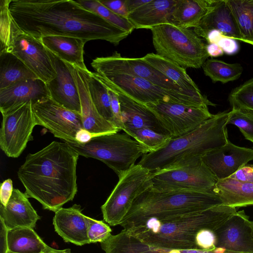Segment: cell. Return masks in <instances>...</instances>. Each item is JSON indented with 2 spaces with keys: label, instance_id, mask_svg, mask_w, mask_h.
<instances>
[{
  "label": "cell",
  "instance_id": "7bdbcfd3",
  "mask_svg": "<svg viewBox=\"0 0 253 253\" xmlns=\"http://www.w3.org/2000/svg\"><path fill=\"white\" fill-rule=\"evenodd\" d=\"M99 0L103 5L116 14L128 19L129 12L126 7V0Z\"/></svg>",
  "mask_w": 253,
  "mask_h": 253
},
{
  "label": "cell",
  "instance_id": "bcb514c9",
  "mask_svg": "<svg viewBox=\"0 0 253 253\" xmlns=\"http://www.w3.org/2000/svg\"><path fill=\"white\" fill-rule=\"evenodd\" d=\"M13 189L12 181L10 178L5 180L1 183L0 188V204L4 207L6 206L12 196Z\"/></svg>",
  "mask_w": 253,
  "mask_h": 253
},
{
  "label": "cell",
  "instance_id": "8d00e7d4",
  "mask_svg": "<svg viewBox=\"0 0 253 253\" xmlns=\"http://www.w3.org/2000/svg\"><path fill=\"white\" fill-rule=\"evenodd\" d=\"M77 1L85 8L129 34L135 29L128 19L116 14L103 5L99 0H78Z\"/></svg>",
  "mask_w": 253,
  "mask_h": 253
},
{
  "label": "cell",
  "instance_id": "f5cc1de1",
  "mask_svg": "<svg viewBox=\"0 0 253 253\" xmlns=\"http://www.w3.org/2000/svg\"><path fill=\"white\" fill-rule=\"evenodd\" d=\"M57 253H71V252L70 249H67L62 250H58Z\"/></svg>",
  "mask_w": 253,
  "mask_h": 253
},
{
  "label": "cell",
  "instance_id": "f35d334b",
  "mask_svg": "<svg viewBox=\"0 0 253 253\" xmlns=\"http://www.w3.org/2000/svg\"><path fill=\"white\" fill-rule=\"evenodd\" d=\"M228 124L237 126L245 138L253 143V111L232 108L229 111Z\"/></svg>",
  "mask_w": 253,
  "mask_h": 253
},
{
  "label": "cell",
  "instance_id": "7dc6e473",
  "mask_svg": "<svg viewBox=\"0 0 253 253\" xmlns=\"http://www.w3.org/2000/svg\"><path fill=\"white\" fill-rule=\"evenodd\" d=\"M7 228L3 220L0 217V253H6L8 251Z\"/></svg>",
  "mask_w": 253,
  "mask_h": 253
},
{
  "label": "cell",
  "instance_id": "2e32d148",
  "mask_svg": "<svg viewBox=\"0 0 253 253\" xmlns=\"http://www.w3.org/2000/svg\"><path fill=\"white\" fill-rule=\"evenodd\" d=\"M216 248L237 253H253V221L237 211L215 231Z\"/></svg>",
  "mask_w": 253,
  "mask_h": 253
},
{
  "label": "cell",
  "instance_id": "603a6c76",
  "mask_svg": "<svg viewBox=\"0 0 253 253\" xmlns=\"http://www.w3.org/2000/svg\"><path fill=\"white\" fill-rule=\"evenodd\" d=\"M50 97L46 84L39 78L19 82L0 89L1 113L21 104L31 102L32 105Z\"/></svg>",
  "mask_w": 253,
  "mask_h": 253
},
{
  "label": "cell",
  "instance_id": "f6af8a7d",
  "mask_svg": "<svg viewBox=\"0 0 253 253\" xmlns=\"http://www.w3.org/2000/svg\"><path fill=\"white\" fill-rule=\"evenodd\" d=\"M217 44L221 48L224 53L229 55L236 54L239 50L240 46L237 40L224 37L218 42Z\"/></svg>",
  "mask_w": 253,
  "mask_h": 253
},
{
  "label": "cell",
  "instance_id": "836d02e7",
  "mask_svg": "<svg viewBox=\"0 0 253 253\" xmlns=\"http://www.w3.org/2000/svg\"><path fill=\"white\" fill-rule=\"evenodd\" d=\"M202 67L205 75L213 83L219 82L225 84L235 81L240 77L243 71L239 63H228L212 58L207 59Z\"/></svg>",
  "mask_w": 253,
  "mask_h": 253
},
{
  "label": "cell",
  "instance_id": "9a60e30c",
  "mask_svg": "<svg viewBox=\"0 0 253 253\" xmlns=\"http://www.w3.org/2000/svg\"><path fill=\"white\" fill-rule=\"evenodd\" d=\"M32 109L37 125L65 142H76V133L83 128L81 114L63 107L50 97L33 104Z\"/></svg>",
  "mask_w": 253,
  "mask_h": 253
},
{
  "label": "cell",
  "instance_id": "1f68e13d",
  "mask_svg": "<svg viewBox=\"0 0 253 253\" xmlns=\"http://www.w3.org/2000/svg\"><path fill=\"white\" fill-rule=\"evenodd\" d=\"M37 78H39L15 55L7 52H0V89Z\"/></svg>",
  "mask_w": 253,
  "mask_h": 253
},
{
  "label": "cell",
  "instance_id": "f907efd6",
  "mask_svg": "<svg viewBox=\"0 0 253 253\" xmlns=\"http://www.w3.org/2000/svg\"><path fill=\"white\" fill-rule=\"evenodd\" d=\"M150 1L151 0H126L129 14Z\"/></svg>",
  "mask_w": 253,
  "mask_h": 253
},
{
  "label": "cell",
  "instance_id": "d590c367",
  "mask_svg": "<svg viewBox=\"0 0 253 253\" xmlns=\"http://www.w3.org/2000/svg\"><path fill=\"white\" fill-rule=\"evenodd\" d=\"M127 134L140 145L145 154L158 151L165 147L171 139L168 135L149 128L131 130Z\"/></svg>",
  "mask_w": 253,
  "mask_h": 253
},
{
  "label": "cell",
  "instance_id": "9c48e42d",
  "mask_svg": "<svg viewBox=\"0 0 253 253\" xmlns=\"http://www.w3.org/2000/svg\"><path fill=\"white\" fill-rule=\"evenodd\" d=\"M94 73L103 84L119 90L143 105L171 102L205 108L216 105L206 96L167 89L140 78L126 75L104 76Z\"/></svg>",
  "mask_w": 253,
  "mask_h": 253
},
{
  "label": "cell",
  "instance_id": "484cf974",
  "mask_svg": "<svg viewBox=\"0 0 253 253\" xmlns=\"http://www.w3.org/2000/svg\"><path fill=\"white\" fill-rule=\"evenodd\" d=\"M40 40L48 50L63 61L84 70H87L84 59L85 41L76 38L48 36Z\"/></svg>",
  "mask_w": 253,
  "mask_h": 253
},
{
  "label": "cell",
  "instance_id": "ee69618b",
  "mask_svg": "<svg viewBox=\"0 0 253 253\" xmlns=\"http://www.w3.org/2000/svg\"><path fill=\"white\" fill-rule=\"evenodd\" d=\"M229 177L241 182L253 183V165L243 166Z\"/></svg>",
  "mask_w": 253,
  "mask_h": 253
},
{
  "label": "cell",
  "instance_id": "8992f818",
  "mask_svg": "<svg viewBox=\"0 0 253 253\" xmlns=\"http://www.w3.org/2000/svg\"><path fill=\"white\" fill-rule=\"evenodd\" d=\"M9 2V0H0V52L14 54L47 84L56 77L47 49L40 40L26 34L17 26L10 15Z\"/></svg>",
  "mask_w": 253,
  "mask_h": 253
},
{
  "label": "cell",
  "instance_id": "83f0119b",
  "mask_svg": "<svg viewBox=\"0 0 253 253\" xmlns=\"http://www.w3.org/2000/svg\"><path fill=\"white\" fill-rule=\"evenodd\" d=\"M214 0H177L169 23L184 28H195L211 8Z\"/></svg>",
  "mask_w": 253,
  "mask_h": 253
},
{
  "label": "cell",
  "instance_id": "7c38bea8",
  "mask_svg": "<svg viewBox=\"0 0 253 253\" xmlns=\"http://www.w3.org/2000/svg\"><path fill=\"white\" fill-rule=\"evenodd\" d=\"M0 147L8 157L17 158L33 140L32 132L37 125L31 102L21 104L1 112Z\"/></svg>",
  "mask_w": 253,
  "mask_h": 253
},
{
  "label": "cell",
  "instance_id": "d4e9b609",
  "mask_svg": "<svg viewBox=\"0 0 253 253\" xmlns=\"http://www.w3.org/2000/svg\"><path fill=\"white\" fill-rule=\"evenodd\" d=\"M177 0H151L130 13L128 19L135 29H148L169 22Z\"/></svg>",
  "mask_w": 253,
  "mask_h": 253
},
{
  "label": "cell",
  "instance_id": "4316f807",
  "mask_svg": "<svg viewBox=\"0 0 253 253\" xmlns=\"http://www.w3.org/2000/svg\"><path fill=\"white\" fill-rule=\"evenodd\" d=\"M213 190L223 205L235 208L253 206V183L228 177L218 180Z\"/></svg>",
  "mask_w": 253,
  "mask_h": 253
},
{
  "label": "cell",
  "instance_id": "52a82bcc",
  "mask_svg": "<svg viewBox=\"0 0 253 253\" xmlns=\"http://www.w3.org/2000/svg\"><path fill=\"white\" fill-rule=\"evenodd\" d=\"M150 30L156 54L184 69L200 68L209 57L207 44L194 29L168 22Z\"/></svg>",
  "mask_w": 253,
  "mask_h": 253
},
{
  "label": "cell",
  "instance_id": "f1b7e54d",
  "mask_svg": "<svg viewBox=\"0 0 253 253\" xmlns=\"http://www.w3.org/2000/svg\"><path fill=\"white\" fill-rule=\"evenodd\" d=\"M100 245L105 253H168L170 251L147 244L125 229L111 234Z\"/></svg>",
  "mask_w": 253,
  "mask_h": 253
},
{
  "label": "cell",
  "instance_id": "8fae6325",
  "mask_svg": "<svg viewBox=\"0 0 253 253\" xmlns=\"http://www.w3.org/2000/svg\"><path fill=\"white\" fill-rule=\"evenodd\" d=\"M217 180L199 158L180 167L153 172L151 187L161 191H207L213 190Z\"/></svg>",
  "mask_w": 253,
  "mask_h": 253
},
{
  "label": "cell",
  "instance_id": "7402d4cb",
  "mask_svg": "<svg viewBox=\"0 0 253 253\" xmlns=\"http://www.w3.org/2000/svg\"><path fill=\"white\" fill-rule=\"evenodd\" d=\"M215 29L228 38L242 41L238 26L227 0H214L206 15L194 28L200 38L205 39L211 30Z\"/></svg>",
  "mask_w": 253,
  "mask_h": 253
},
{
  "label": "cell",
  "instance_id": "f546056e",
  "mask_svg": "<svg viewBox=\"0 0 253 253\" xmlns=\"http://www.w3.org/2000/svg\"><path fill=\"white\" fill-rule=\"evenodd\" d=\"M142 58L183 90L194 94H202L198 86L187 74L185 69L156 53H149Z\"/></svg>",
  "mask_w": 253,
  "mask_h": 253
},
{
  "label": "cell",
  "instance_id": "ffe728a7",
  "mask_svg": "<svg viewBox=\"0 0 253 253\" xmlns=\"http://www.w3.org/2000/svg\"><path fill=\"white\" fill-rule=\"evenodd\" d=\"M81 208L74 204L70 208H60L55 212L53 225L55 232L65 242L81 246L90 242L85 215Z\"/></svg>",
  "mask_w": 253,
  "mask_h": 253
},
{
  "label": "cell",
  "instance_id": "3957f363",
  "mask_svg": "<svg viewBox=\"0 0 253 253\" xmlns=\"http://www.w3.org/2000/svg\"><path fill=\"white\" fill-rule=\"evenodd\" d=\"M237 212L221 205L208 210L162 220L151 219L143 226L127 230L151 246L166 250H199L197 233L203 229L215 231Z\"/></svg>",
  "mask_w": 253,
  "mask_h": 253
},
{
  "label": "cell",
  "instance_id": "30bf717a",
  "mask_svg": "<svg viewBox=\"0 0 253 253\" xmlns=\"http://www.w3.org/2000/svg\"><path fill=\"white\" fill-rule=\"evenodd\" d=\"M152 173L137 164L119 177L118 183L101 207L107 223L120 225L135 199L151 186Z\"/></svg>",
  "mask_w": 253,
  "mask_h": 253
},
{
  "label": "cell",
  "instance_id": "ba28073f",
  "mask_svg": "<svg viewBox=\"0 0 253 253\" xmlns=\"http://www.w3.org/2000/svg\"><path fill=\"white\" fill-rule=\"evenodd\" d=\"M126 133L106 134L81 144L65 142L79 156L97 159L113 169L118 177L133 166L145 154L140 145Z\"/></svg>",
  "mask_w": 253,
  "mask_h": 253
},
{
  "label": "cell",
  "instance_id": "44dd1931",
  "mask_svg": "<svg viewBox=\"0 0 253 253\" xmlns=\"http://www.w3.org/2000/svg\"><path fill=\"white\" fill-rule=\"evenodd\" d=\"M103 84L116 92L118 96L124 126L123 130L125 133L127 134L131 130L142 128H149L169 135L153 113L145 105L136 102L119 90Z\"/></svg>",
  "mask_w": 253,
  "mask_h": 253
},
{
  "label": "cell",
  "instance_id": "11a10c76",
  "mask_svg": "<svg viewBox=\"0 0 253 253\" xmlns=\"http://www.w3.org/2000/svg\"><path fill=\"white\" fill-rule=\"evenodd\" d=\"M58 250L54 249L53 251L46 252L45 253H57Z\"/></svg>",
  "mask_w": 253,
  "mask_h": 253
},
{
  "label": "cell",
  "instance_id": "5bb4252c",
  "mask_svg": "<svg viewBox=\"0 0 253 253\" xmlns=\"http://www.w3.org/2000/svg\"><path fill=\"white\" fill-rule=\"evenodd\" d=\"M91 66L95 73L100 75H126L134 76L167 89L192 94L182 89L142 58L123 57L116 51L111 56L95 58L91 62Z\"/></svg>",
  "mask_w": 253,
  "mask_h": 253
},
{
  "label": "cell",
  "instance_id": "7a4b0ae2",
  "mask_svg": "<svg viewBox=\"0 0 253 253\" xmlns=\"http://www.w3.org/2000/svg\"><path fill=\"white\" fill-rule=\"evenodd\" d=\"M79 156L66 143L55 141L29 154L17 171L25 193L40 202L43 209L56 212L77 194Z\"/></svg>",
  "mask_w": 253,
  "mask_h": 253
},
{
  "label": "cell",
  "instance_id": "681fc988",
  "mask_svg": "<svg viewBox=\"0 0 253 253\" xmlns=\"http://www.w3.org/2000/svg\"><path fill=\"white\" fill-rule=\"evenodd\" d=\"M224 36L220 31L213 29L208 32L204 39L210 43H217Z\"/></svg>",
  "mask_w": 253,
  "mask_h": 253
},
{
  "label": "cell",
  "instance_id": "6da1fadb",
  "mask_svg": "<svg viewBox=\"0 0 253 253\" xmlns=\"http://www.w3.org/2000/svg\"><path fill=\"white\" fill-rule=\"evenodd\" d=\"M8 9L17 26L38 40L67 36L86 42L101 40L117 45L129 35L72 0H9Z\"/></svg>",
  "mask_w": 253,
  "mask_h": 253
},
{
  "label": "cell",
  "instance_id": "4fadbf2b",
  "mask_svg": "<svg viewBox=\"0 0 253 253\" xmlns=\"http://www.w3.org/2000/svg\"><path fill=\"white\" fill-rule=\"evenodd\" d=\"M144 105L153 113L171 138L190 132L214 115L208 108L175 102H159Z\"/></svg>",
  "mask_w": 253,
  "mask_h": 253
},
{
  "label": "cell",
  "instance_id": "60d3db41",
  "mask_svg": "<svg viewBox=\"0 0 253 253\" xmlns=\"http://www.w3.org/2000/svg\"><path fill=\"white\" fill-rule=\"evenodd\" d=\"M199 250L212 251L216 248V237L214 231L210 229L200 231L196 237Z\"/></svg>",
  "mask_w": 253,
  "mask_h": 253
},
{
  "label": "cell",
  "instance_id": "4dcf8cb0",
  "mask_svg": "<svg viewBox=\"0 0 253 253\" xmlns=\"http://www.w3.org/2000/svg\"><path fill=\"white\" fill-rule=\"evenodd\" d=\"M8 251L17 253H42L54 249L47 246L32 228L18 227L8 230Z\"/></svg>",
  "mask_w": 253,
  "mask_h": 253
},
{
  "label": "cell",
  "instance_id": "ab89813d",
  "mask_svg": "<svg viewBox=\"0 0 253 253\" xmlns=\"http://www.w3.org/2000/svg\"><path fill=\"white\" fill-rule=\"evenodd\" d=\"M87 236L90 243H102L111 235L112 230L107 224L85 215Z\"/></svg>",
  "mask_w": 253,
  "mask_h": 253
},
{
  "label": "cell",
  "instance_id": "ac0fdd59",
  "mask_svg": "<svg viewBox=\"0 0 253 253\" xmlns=\"http://www.w3.org/2000/svg\"><path fill=\"white\" fill-rule=\"evenodd\" d=\"M47 51L56 73V78L46 84L50 98L63 107L81 114L79 93L69 64Z\"/></svg>",
  "mask_w": 253,
  "mask_h": 253
},
{
  "label": "cell",
  "instance_id": "c3c4849f",
  "mask_svg": "<svg viewBox=\"0 0 253 253\" xmlns=\"http://www.w3.org/2000/svg\"><path fill=\"white\" fill-rule=\"evenodd\" d=\"M96 137H97L96 135L84 128H82L76 133L75 139L77 143L84 144L89 142L93 138Z\"/></svg>",
  "mask_w": 253,
  "mask_h": 253
},
{
  "label": "cell",
  "instance_id": "9f6ffc18",
  "mask_svg": "<svg viewBox=\"0 0 253 253\" xmlns=\"http://www.w3.org/2000/svg\"><path fill=\"white\" fill-rule=\"evenodd\" d=\"M50 252V251H49ZM46 252H44V253H45ZM6 253H14V252H11V251H8Z\"/></svg>",
  "mask_w": 253,
  "mask_h": 253
},
{
  "label": "cell",
  "instance_id": "cb8c5ba5",
  "mask_svg": "<svg viewBox=\"0 0 253 253\" xmlns=\"http://www.w3.org/2000/svg\"><path fill=\"white\" fill-rule=\"evenodd\" d=\"M25 193L14 189L5 207L0 204V217L8 229L18 227L34 229L40 216L30 203Z\"/></svg>",
  "mask_w": 253,
  "mask_h": 253
},
{
  "label": "cell",
  "instance_id": "816d5d0a",
  "mask_svg": "<svg viewBox=\"0 0 253 253\" xmlns=\"http://www.w3.org/2000/svg\"><path fill=\"white\" fill-rule=\"evenodd\" d=\"M206 49L209 56L212 57L221 56L224 54L222 49L217 43L207 44Z\"/></svg>",
  "mask_w": 253,
  "mask_h": 253
},
{
  "label": "cell",
  "instance_id": "b9f144b4",
  "mask_svg": "<svg viewBox=\"0 0 253 253\" xmlns=\"http://www.w3.org/2000/svg\"><path fill=\"white\" fill-rule=\"evenodd\" d=\"M110 98L111 107L113 118V125L119 131L124 130L121 107L118 96L116 92L107 88Z\"/></svg>",
  "mask_w": 253,
  "mask_h": 253
},
{
  "label": "cell",
  "instance_id": "d6986e66",
  "mask_svg": "<svg viewBox=\"0 0 253 253\" xmlns=\"http://www.w3.org/2000/svg\"><path fill=\"white\" fill-rule=\"evenodd\" d=\"M69 65L79 93L83 128L97 136L118 132L119 130L115 126L99 114L92 102L88 84L89 70Z\"/></svg>",
  "mask_w": 253,
  "mask_h": 253
},
{
  "label": "cell",
  "instance_id": "e575fe53",
  "mask_svg": "<svg viewBox=\"0 0 253 253\" xmlns=\"http://www.w3.org/2000/svg\"><path fill=\"white\" fill-rule=\"evenodd\" d=\"M88 84L91 99L97 111L103 118L113 125L108 89L96 77L94 73L89 71L88 73Z\"/></svg>",
  "mask_w": 253,
  "mask_h": 253
},
{
  "label": "cell",
  "instance_id": "d6a6232c",
  "mask_svg": "<svg viewBox=\"0 0 253 253\" xmlns=\"http://www.w3.org/2000/svg\"><path fill=\"white\" fill-rule=\"evenodd\" d=\"M242 42L253 45V0H227Z\"/></svg>",
  "mask_w": 253,
  "mask_h": 253
},
{
  "label": "cell",
  "instance_id": "5b68a950",
  "mask_svg": "<svg viewBox=\"0 0 253 253\" xmlns=\"http://www.w3.org/2000/svg\"><path fill=\"white\" fill-rule=\"evenodd\" d=\"M221 205V199L213 189L161 191L151 186L135 199L120 225L130 230L144 226L151 219L162 220Z\"/></svg>",
  "mask_w": 253,
  "mask_h": 253
},
{
  "label": "cell",
  "instance_id": "e0dca14e",
  "mask_svg": "<svg viewBox=\"0 0 253 253\" xmlns=\"http://www.w3.org/2000/svg\"><path fill=\"white\" fill-rule=\"evenodd\" d=\"M202 160L217 180L229 177L237 170L253 160V148L239 147L229 140L202 157Z\"/></svg>",
  "mask_w": 253,
  "mask_h": 253
},
{
  "label": "cell",
  "instance_id": "74e56055",
  "mask_svg": "<svg viewBox=\"0 0 253 253\" xmlns=\"http://www.w3.org/2000/svg\"><path fill=\"white\" fill-rule=\"evenodd\" d=\"M228 101L232 108L253 111V78L234 88Z\"/></svg>",
  "mask_w": 253,
  "mask_h": 253
},
{
  "label": "cell",
  "instance_id": "db71d44e",
  "mask_svg": "<svg viewBox=\"0 0 253 253\" xmlns=\"http://www.w3.org/2000/svg\"><path fill=\"white\" fill-rule=\"evenodd\" d=\"M168 253H182V251L181 250H170Z\"/></svg>",
  "mask_w": 253,
  "mask_h": 253
},
{
  "label": "cell",
  "instance_id": "277c9868",
  "mask_svg": "<svg viewBox=\"0 0 253 253\" xmlns=\"http://www.w3.org/2000/svg\"><path fill=\"white\" fill-rule=\"evenodd\" d=\"M229 114L225 111L214 115L190 132L171 138L158 151L143 155L137 164L153 172L180 167L202 158L228 141Z\"/></svg>",
  "mask_w": 253,
  "mask_h": 253
}]
</instances>
